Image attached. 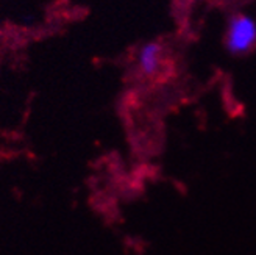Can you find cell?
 Listing matches in <instances>:
<instances>
[{
  "instance_id": "obj_1",
  "label": "cell",
  "mask_w": 256,
  "mask_h": 255,
  "mask_svg": "<svg viewBox=\"0 0 256 255\" xmlns=\"http://www.w3.org/2000/svg\"><path fill=\"white\" fill-rule=\"evenodd\" d=\"M225 46L233 55H246L253 50L256 46V21L246 13L233 15L226 25Z\"/></svg>"
},
{
  "instance_id": "obj_2",
  "label": "cell",
  "mask_w": 256,
  "mask_h": 255,
  "mask_svg": "<svg viewBox=\"0 0 256 255\" xmlns=\"http://www.w3.org/2000/svg\"><path fill=\"white\" fill-rule=\"evenodd\" d=\"M161 57H162V47L160 43L150 41L146 43L138 52V65L139 69L144 75H155L161 65Z\"/></svg>"
}]
</instances>
